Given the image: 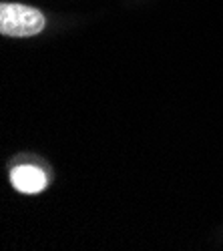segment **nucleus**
<instances>
[{
  "instance_id": "f03ea898",
  "label": "nucleus",
  "mask_w": 223,
  "mask_h": 251,
  "mask_svg": "<svg viewBox=\"0 0 223 251\" xmlns=\"http://www.w3.org/2000/svg\"><path fill=\"white\" fill-rule=\"evenodd\" d=\"M10 183L20 193H40L47 187V175L34 165H18L10 173Z\"/></svg>"
},
{
  "instance_id": "f257e3e1",
  "label": "nucleus",
  "mask_w": 223,
  "mask_h": 251,
  "mask_svg": "<svg viewBox=\"0 0 223 251\" xmlns=\"http://www.w3.org/2000/svg\"><path fill=\"white\" fill-rule=\"evenodd\" d=\"M45 14L28 4H0V34L4 36H34L45 30Z\"/></svg>"
}]
</instances>
